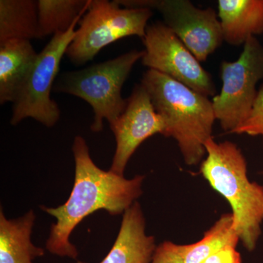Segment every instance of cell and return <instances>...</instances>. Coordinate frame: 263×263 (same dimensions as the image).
<instances>
[{"instance_id":"5bb4252c","label":"cell","mask_w":263,"mask_h":263,"mask_svg":"<svg viewBox=\"0 0 263 263\" xmlns=\"http://www.w3.org/2000/svg\"><path fill=\"white\" fill-rule=\"evenodd\" d=\"M35 215L30 210L16 219H7L0 212V263H33L44 255L43 249L31 241Z\"/></svg>"},{"instance_id":"7a4b0ae2","label":"cell","mask_w":263,"mask_h":263,"mask_svg":"<svg viewBox=\"0 0 263 263\" xmlns=\"http://www.w3.org/2000/svg\"><path fill=\"white\" fill-rule=\"evenodd\" d=\"M141 84L156 111L163 119V136L176 140L185 163L196 165L202 162L206 155L205 143L212 138L216 120L212 101L153 70L143 73Z\"/></svg>"},{"instance_id":"ba28073f","label":"cell","mask_w":263,"mask_h":263,"mask_svg":"<svg viewBox=\"0 0 263 263\" xmlns=\"http://www.w3.org/2000/svg\"><path fill=\"white\" fill-rule=\"evenodd\" d=\"M125 8L156 10L163 23L200 62H205L224 41L218 14L212 8H197L188 0H117Z\"/></svg>"},{"instance_id":"8992f818","label":"cell","mask_w":263,"mask_h":263,"mask_svg":"<svg viewBox=\"0 0 263 263\" xmlns=\"http://www.w3.org/2000/svg\"><path fill=\"white\" fill-rule=\"evenodd\" d=\"M76 21L68 31L53 35L37 55L28 79L19 91L12 107L10 124L16 125L32 118L47 127H52L60 118V108L51 98L62 57L76 36Z\"/></svg>"},{"instance_id":"52a82bcc","label":"cell","mask_w":263,"mask_h":263,"mask_svg":"<svg viewBox=\"0 0 263 263\" xmlns=\"http://www.w3.org/2000/svg\"><path fill=\"white\" fill-rule=\"evenodd\" d=\"M221 78L222 87L213 98V108L221 128L233 133L249 117L263 79V46L256 37L245 43L236 61L221 62Z\"/></svg>"},{"instance_id":"6da1fadb","label":"cell","mask_w":263,"mask_h":263,"mask_svg":"<svg viewBox=\"0 0 263 263\" xmlns=\"http://www.w3.org/2000/svg\"><path fill=\"white\" fill-rule=\"evenodd\" d=\"M72 152L75 181L70 197L60 206L42 209L57 219L51 227L46 249L54 255L76 259L77 249L69 240L76 226L97 211L105 210L114 216L125 212L143 193L144 176L127 179L100 169L90 157L89 147L81 136L74 139Z\"/></svg>"},{"instance_id":"7c38bea8","label":"cell","mask_w":263,"mask_h":263,"mask_svg":"<svg viewBox=\"0 0 263 263\" xmlns=\"http://www.w3.org/2000/svg\"><path fill=\"white\" fill-rule=\"evenodd\" d=\"M37 55L28 40H9L0 43L1 105L14 102L28 79Z\"/></svg>"},{"instance_id":"9a60e30c","label":"cell","mask_w":263,"mask_h":263,"mask_svg":"<svg viewBox=\"0 0 263 263\" xmlns=\"http://www.w3.org/2000/svg\"><path fill=\"white\" fill-rule=\"evenodd\" d=\"M14 39H39L37 1H0V43Z\"/></svg>"},{"instance_id":"2e32d148","label":"cell","mask_w":263,"mask_h":263,"mask_svg":"<svg viewBox=\"0 0 263 263\" xmlns=\"http://www.w3.org/2000/svg\"><path fill=\"white\" fill-rule=\"evenodd\" d=\"M91 0H38L39 39L66 32L87 11Z\"/></svg>"},{"instance_id":"3957f363","label":"cell","mask_w":263,"mask_h":263,"mask_svg":"<svg viewBox=\"0 0 263 263\" xmlns=\"http://www.w3.org/2000/svg\"><path fill=\"white\" fill-rule=\"evenodd\" d=\"M206 157L200 174L229 202L233 228L246 249H255L263 223V186L249 181L245 156L233 142L205 143Z\"/></svg>"},{"instance_id":"e0dca14e","label":"cell","mask_w":263,"mask_h":263,"mask_svg":"<svg viewBox=\"0 0 263 263\" xmlns=\"http://www.w3.org/2000/svg\"><path fill=\"white\" fill-rule=\"evenodd\" d=\"M239 237L233 228V216L224 214L205 232L202 239L183 245L184 263H202L207 257L228 245L238 246Z\"/></svg>"},{"instance_id":"ffe728a7","label":"cell","mask_w":263,"mask_h":263,"mask_svg":"<svg viewBox=\"0 0 263 263\" xmlns=\"http://www.w3.org/2000/svg\"><path fill=\"white\" fill-rule=\"evenodd\" d=\"M237 246L228 245L207 257L202 263H241Z\"/></svg>"},{"instance_id":"30bf717a","label":"cell","mask_w":263,"mask_h":263,"mask_svg":"<svg viewBox=\"0 0 263 263\" xmlns=\"http://www.w3.org/2000/svg\"><path fill=\"white\" fill-rule=\"evenodd\" d=\"M110 126L117 141L110 171L122 176L128 161L141 143L156 134L164 135L165 130L163 119L142 84L135 86L125 110Z\"/></svg>"},{"instance_id":"5b68a950","label":"cell","mask_w":263,"mask_h":263,"mask_svg":"<svg viewBox=\"0 0 263 263\" xmlns=\"http://www.w3.org/2000/svg\"><path fill=\"white\" fill-rule=\"evenodd\" d=\"M152 15L148 8H122L117 0H91L65 54L74 65H83L119 40L129 36L143 39Z\"/></svg>"},{"instance_id":"8fae6325","label":"cell","mask_w":263,"mask_h":263,"mask_svg":"<svg viewBox=\"0 0 263 263\" xmlns=\"http://www.w3.org/2000/svg\"><path fill=\"white\" fill-rule=\"evenodd\" d=\"M156 249L155 238L146 235L144 215L136 201L124 213L115 243L100 263H151Z\"/></svg>"},{"instance_id":"277c9868","label":"cell","mask_w":263,"mask_h":263,"mask_svg":"<svg viewBox=\"0 0 263 263\" xmlns=\"http://www.w3.org/2000/svg\"><path fill=\"white\" fill-rule=\"evenodd\" d=\"M143 55L144 51L133 50L82 70L64 72L57 79L53 90L89 103L95 113L91 131L100 133L103 129L104 119L110 124L125 110L127 99L122 98L123 85Z\"/></svg>"},{"instance_id":"4fadbf2b","label":"cell","mask_w":263,"mask_h":263,"mask_svg":"<svg viewBox=\"0 0 263 263\" xmlns=\"http://www.w3.org/2000/svg\"><path fill=\"white\" fill-rule=\"evenodd\" d=\"M217 5L223 38L230 46L263 34V0H219Z\"/></svg>"},{"instance_id":"9c48e42d","label":"cell","mask_w":263,"mask_h":263,"mask_svg":"<svg viewBox=\"0 0 263 263\" xmlns=\"http://www.w3.org/2000/svg\"><path fill=\"white\" fill-rule=\"evenodd\" d=\"M142 40L145 50L141 62L148 70L168 76L208 98L215 96L212 76L163 22L148 25Z\"/></svg>"},{"instance_id":"ac0fdd59","label":"cell","mask_w":263,"mask_h":263,"mask_svg":"<svg viewBox=\"0 0 263 263\" xmlns=\"http://www.w3.org/2000/svg\"><path fill=\"white\" fill-rule=\"evenodd\" d=\"M233 133L263 138V86L258 90L249 117Z\"/></svg>"},{"instance_id":"d6986e66","label":"cell","mask_w":263,"mask_h":263,"mask_svg":"<svg viewBox=\"0 0 263 263\" xmlns=\"http://www.w3.org/2000/svg\"><path fill=\"white\" fill-rule=\"evenodd\" d=\"M151 263H184L183 245L164 241L157 246Z\"/></svg>"}]
</instances>
